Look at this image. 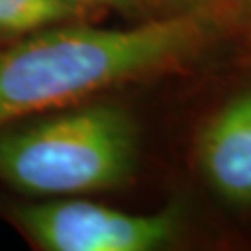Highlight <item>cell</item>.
I'll return each mask as SVG.
<instances>
[{
	"label": "cell",
	"mask_w": 251,
	"mask_h": 251,
	"mask_svg": "<svg viewBox=\"0 0 251 251\" xmlns=\"http://www.w3.org/2000/svg\"><path fill=\"white\" fill-rule=\"evenodd\" d=\"M205 36L203 19L179 13L130 28L69 23L23 37L0 56V128L179 65Z\"/></svg>",
	"instance_id": "6da1fadb"
},
{
	"label": "cell",
	"mask_w": 251,
	"mask_h": 251,
	"mask_svg": "<svg viewBox=\"0 0 251 251\" xmlns=\"http://www.w3.org/2000/svg\"><path fill=\"white\" fill-rule=\"evenodd\" d=\"M138 160V128L123 108L84 104L32 125L0 128V182L32 198L121 186Z\"/></svg>",
	"instance_id": "7a4b0ae2"
},
{
	"label": "cell",
	"mask_w": 251,
	"mask_h": 251,
	"mask_svg": "<svg viewBox=\"0 0 251 251\" xmlns=\"http://www.w3.org/2000/svg\"><path fill=\"white\" fill-rule=\"evenodd\" d=\"M19 227L45 251H156L180 229V212L134 214L78 198L41 199L13 208Z\"/></svg>",
	"instance_id": "3957f363"
},
{
	"label": "cell",
	"mask_w": 251,
	"mask_h": 251,
	"mask_svg": "<svg viewBox=\"0 0 251 251\" xmlns=\"http://www.w3.org/2000/svg\"><path fill=\"white\" fill-rule=\"evenodd\" d=\"M199 170L231 205H251V90L216 112L198 138Z\"/></svg>",
	"instance_id": "277c9868"
},
{
	"label": "cell",
	"mask_w": 251,
	"mask_h": 251,
	"mask_svg": "<svg viewBox=\"0 0 251 251\" xmlns=\"http://www.w3.org/2000/svg\"><path fill=\"white\" fill-rule=\"evenodd\" d=\"M90 11L73 0H0V36L28 37L76 23Z\"/></svg>",
	"instance_id": "5b68a950"
},
{
	"label": "cell",
	"mask_w": 251,
	"mask_h": 251,
	"mask_svg": "<svg viewBox=\"0 0 251 251\" xmlns=\"http://www.w3.org/2000/svg\"><path fill=\"white\" fill-rule=\"evenodd\" d=\"M80 4L88 11H99V9H117V11H128L132 8L134 0H73Z\"/></svg>",
	"instance_id": "8992f818"
},
{
	"label": "cell",
	"mask_w": 251,
	"mask_h": 251,
	"mask_svg": "<svg viewBox=\"0 0 251 251\" xmlns=\"http://www.w3.org/2000/svg\"><path fill=\"white\" fill-rule=\"evenodd\" d=\"M149 2H154V4H186L192 0H149Z\"/></svg>",
	"instance_id": "52a82bcc"
},
{
	"label": "cell",
	"mask_w": 251,
	"mask_h": 251,
	"mask_svg": "<svg viewBox=\"0 0 251 251\" xmlns=\"http://www.w3.org/2000/svg\"><path fill=\"white\" fill-rule=\"evenodd\" d=\"M246 2H248V4H250V6H251V0H246Z\"/></svg>",
	"instance_id": "ba28073f"
}]
</instances>
